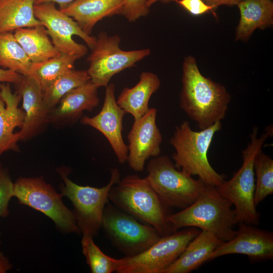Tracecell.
Listing matches in <instances>:
<instances>
[{
    "label": "cell",
    "instance_id": "obj_35",
    "mask_svg": "<svg viewBox=\"0 0 273 273\" xmlns=\"http://www.w3.org/2000/svg\"><path fill=\"white\" fill-rule=\"evenodd\" d=\"M74 0H34L35 4L41 3H51L54 4H57L59 6V9L62 10L70 4Z\"/></svg>",
    "mask_w": 273,
    "mask_h": 273
},
{
    "label": "cell",
    "instance_id": "obj_19",
    "mask_svg": "<svg viewBox=\"0 0 273 273\" xmlns=\"http://www.w3.org/2000/svg\"><path fill=\"white\" fill-rule=\"evenodd\" d=\"M123 4L124 0H74L61 10L74 20L85 33L92 35L100 21L121 15Z\"/></svg>",
    "mask_w": 273,
    "mask_h": 273
},
{
    "label": "cell",
    "instance_id": "obj_31",
    "mask_svg": "<svg viewBox=\"0 0 273 273\" xmlns=\"http://www.w3.org/2000/svg\"><path fill=\"white\" fill-rule=\"evenodd\" d=\"M147 0H124L122 12L125 19L129 22H134L149 14L150 8L147 5Z\"/></svg>",
    "mask_w": 273,
    "mask_h": 273
},
{
    "label": "cell",
    "instance_id": "obj_13",
    "mask_svg": "<svg viewBox=\"0 0 273 273\" xmlns=\"http://www.w3.org/2000/svg\"><path fill=\"white\" fill-rule=\"evenodd\" d=\"M157 113L156 109L150 108L141 118L134 120L127 135V161L135 171H143L146 161L161 153L162 135L156 124Z\"/></svg>",
    "mask_w": 273,
    "mask_h": 273
},
{
    "label": "cell",
    "instance_id": "obj_9",
    "mask_svg": "<svg viewBox=\"0 0 273 273\" xmlns=\"http://www.w3.org/2000/svg\"><path fill=\"white\" fill-rule=\"evenodd\" d=\"M120 42L117 34L102 32L96 37L87 59L89 67L86 71L90 81L99 88L106 87L114 75L133 67L151 53L148 48L123 50L120 47Z\"/></svg>",
    "mask_w": 273,
    "mask_h": 273
},
{
    "label": "cell",
    "instance_id": "obj_30",
    "mask_svg": "<svg viewBox=\"0 0 273 273\" xmlns=\"http://www.w3.org/2000/svg\"><path fill=\"white\" fill-rule=\"evenodd\" d=\"M14 183L5 169L0 166V216L6 217L9 214V203L13 197Z\"/></svg>",
    "mask_w": 273,
    "mask_h": 273
},
{
    "label": "cell",
    "instance_id": "obj_4",
    "mask_svg": "<svg viewBox=\"0 0 273 273\" xmlns=\"http://www.w3.org/2000/svg\"><path fill=\"white\" fill-rule=\"evenodd\" d=\"M221 121L200 131L193 130L187 121L175 127L169 143L175 152L172 158L176 168L191 176L197 175L206 184L218 187L225 180L210 165L207 153Z\"/></svg>",
    "mask_w": 273,
    "mask_h": 273
},
{
    "label": "cell",
    "instance_id": "obj_23",
    "mask_svg": "<svg viewBox=\"0 0 273 273\" xmlns=\"http://www.w3.org/2000/svg\"><path fill=\"white\" fill-rule=\"evenodd\" d=\"M13 33L32 63L44 61L61 54L53 45L42 24L19 28Z\"/></svg>",
    "mask_w": 273,
    "mask_h": 273
},
{
    "label": "cell",
    "instance_id": "obj_20",
    "mask_svg": "<svg viewBox=\"0 0 273 273\" xmlns=\"http://www.w3.org/2000/svg\"><path fill=\"white\" fill-rule=\"evenodd\" d=\"M160 85V79L156 74L144 71L134 86L122 89L117 98V103L125 113L132 115L134 120H137L150 109V99Z\"/></svg>",
    "mask_w": 273,
    "mask_h": 273
},
{
    "label": "cell",
    "instance_id": "obj_2",
    "mask_svg": "<svg viewBox=\"0 0 273 273\" xmlns=\"http://www.w3.org/2000/svg\"><path fill=\"white\" fill-rule=\"evenodd\" d=\"M232 206L216 187L205 184L192 204L178 212L169 214L167 220L173 232L184 228L195 227L226 242L237 233L234 226L238 221Z\"/></svg>",
    "mask_w": 273,
    "mask_h": 273
},
{
    "label": "cell",
    "instance_id": "obj_8",
    "mask_svg": "<svg viewBox=\"0 0 273 273\" xmlns=\"http://www.w3.org/2000/svg\"><path fill=\"white\" fill-rule=\"evenodd\" d=\"M102 228L112 245L125 257L143 252L162 237L152 226L110 202L104 208Z\"/></svg>",
    "mask_w": 273,
    "mask_h": 273
},
{
    "label": "cell",
    "instance_id": "obj_11",
    "mask_svg": "<svg viewBox=\"0 0 273 273\" xmlns=\"http://www.w3.org/2000/svg\"><path fill=\"white\" fill-rule=\"evenodd\" d=\"M188 227L160 239L143 252L120 259L117 273H163L180 256L189 243L200 233Z\"/></svg>",
    "mask_w": 273,
    "mask_h": 273
},
{
    "label": "cell",
    "instance_id": "obj_21",
    "mask_svg": "<svg viewBox=\"0 0 273 273\" xmlns=\"http://www.w3.org/2000/svg\"><path fill=\"white\" fill-rule=\"evenodd\" d=\"M223 242L212 233L201 230L178 258L163 273H188L197 269Z\"/></svg>",
    "mask_w": 273,
    "mask_h": 273
},
{
    "label": "cell",
    "instance_id": "obj_24",
    "mask_svg": "<svg viewBox=\"0 0 273 273\" xmlns=\"http://www.w3.org/2000/svg\"><path fill=\"white\" fill-rule=\"evenodd\" d=\"M34 5V0H0V33L41 25Z\"/></svg>",
    "mask_w": 273,
    "mask_h": 273
},
{
    "label": "cell",
    "instance_id": "obj_27",
    "mask_svg": "<svg viewBox=\"0 0 273 273\" xmlns=\"http://www.w3.org/2000/svg\"><path fill=\"white\" fill-rule=\"evenodd\" d=\"M90 81L86 70L71 69L56 79L43 92L44 102L50 111L71 90Z\"/></svg>",
    "mask_w": 273,
    "mask_h": 273
},
{
    "label": "cell",
    "instance_id": "obj_1",
    "mask_svg": "<svg viewBox=\"0 0 273 273\" xmlns=\"http://www.w3.org/2000/svg\"><path fill=\"white\" fill-rule=\"evenodd\" d=\"M231 101V96L222 84L200 72L193 56L184 59L179 105L200 130L223 120Z\"/></svg>",
    "mask_w": 273,
    "mask_h": 273
},
{
    "label": "cell",
    "instance_id": "obj_15",
    "mask_svg": "<svg viewBox=\"0 0 273 273\" xmlns=\"http://www.w3.org/2000/svg\"><path fill=\"white\" fill-rule=\"evenodd\" d=\"M238 224L236 235L219 246L210 255L208 261L232 254L245 255L254 261L272 259V233L244 222Z\"/></svg>",
    "mask_w": 273,
    "mask_h": 273
},
{
    "label": "cell",
    "instance_id": "obj_3",
    "mask_svg": "<svg viewBox=\"0 0 273 273\" xmlns=\"http://www.w3.org/2000/svg\"><path fill=\"white\" fill-rule=\"evenodd\" d=\"M108 199L119 209L154 227L161 236L173 232L167 220L169 207L162 201L146 177L127 175L114 185Z\"/></svg>",
    "mask_w": 273,
    "mask_h": 273
},
{
    "label": "cell",
    "instance_id": "obj_5",
    "mask_svg": "<svg viewBox=\"0 0 273 273\" xmlns=\"http://www.w3.org/2000/svg\"><path fill=\"white\" fill-rule=\"evenodd\" d=\"M258 128L253 127L250 142L242 152V164L229 180L216 187L218 191L235 206L238 223H259V213L254 202L255 188L254 160L272 132L269 129L258 136Z\"/></svg>",
    "mask_w": 273,
    "mask_h": 273
},
{
    "label": "cell",
    "instance_id": "obj_18",
    "mask_svg": "<svg viewBox=\"0 0 273 273\" xmlns=\"http://www.w3.org/2000/svg\"><path fill=\"white\" fill-rule=\"evenodd\" d=\"M10 84L0 83V156L17 149L19 141L14 130L22 127L25 118L24 111L18 107L21 96L12 92Z\"/></svg>",
    "mask_w": 273,
    "mask_h": 273
},
{
    "label": "cell",
    "instance_id": "obj_29",
    "mask_svg": "<svg viewBox=\"0 0 273 273\" xmlns=\"http://www.w3.org/2000/svg\"><path fill=\"white\" fill-rule=\"evenodd\" d=\"M82 253L92 273H111L116 271L120 259H115L105 254L95 243L93 237L82 235Z\"/></svg>",
    "mask_w": 273,
    "mask_h": 273
},
{
    "label": "cell",
    "instance_id": "obj_28",
    "mask_svg": "<svg viewBox=\"0 0 273 273\" xmlns=\"http://www.w3.org/2000/svg\"><path fill=\"white\" fill-rule=\"evenodd\" d=\"M253 165L256 176L254 202L257 206L273 194V160L261 149L256 155Z\"/></svg>",
    "mask_w": 273,
    "mask_h": 273
},
{
    "label": "cell",
    "instance_id": "obj_38",
    "mask_svg": "<svg viewBox=\"0 0 273 273\" xmlns=\"http://www.w3.org/2000/svg\"><path fill=\"white\" fill-rule=\"evenodd\" d=\"M0 236H1V233H0ZM0 244H1V241H0Z\"/></svg>",
    "mask_w": 273,
    "mask_h": 273
},
{
    "label": "cell",
    "instance_id": "obj_34",
    "mask_svg": "<svg viewBox=\"0 0 273 273\" xmlns=\"http://www.w3.org/2000/svg\"><path fill=\"white\" fill-rule=\"evenodd\" d=\"M208 5L211 6L215 10L221 5L228 6H237L241 0H203Z\"/></svg>",
    "mask_w": 273,
    "mask_h": 273
},
{
    "label": "cell",
    "instance_id": "obj_17",
    "mask_svg": "<svg viewBox=\"0 0 273 273\" xmlns=\"http://www.w3.org/2000/svg\"><path fill=\"white\" fill-rule=\"evenodd\" d=\"M98 88L89 81L71 90L50 111L49 123H74L81 117L84 111H92L99 103Z\"/></svg>",
    "mask_w": 273,
    "mask_h": 273
},
{
    "label": "cell",
    "instance_id": "obj_36",
    "mask_svg": "<svg viewBox=\"0 0 273 273\" xmlns=\"http://www.w3.org/2000/svg\"><path fill=\"white\" fill-rule=\"evenodd\" d=\"M12 268V265L8 259L0 252V273L7 272Z\"/></svg>",
    "mask_w": 273,
    "mask_h": 273
},
{
    "label": "cell",
    "instance_id": "obj_25",
    "mask_svg": "<svg viewBox=\"0 0 273 273\" xmlns=\"http://www.w3.org/2000/svg\"><path fill=\"white\" fill-rule=\"evenodd\" d=\"M79 59L76 55L61 53L44 61L32 63L27 76L32 78L43 92L59 77L73 68L75 61Z\"/></svg>",
    "mask_w": 273,
    "mask_h": 273
},
{
    "label": "cell",
    "instance_id": "obj_32",
    "mask_svg": "<svg viewBox=\"0 0 273 273\" xmlns=\"http://www.w3.org/2000/svg\"><path fill=\"white\" fill-rule=\"evenodd\" d=\"M174 2L193 16L203 15L210 11L216 16L213 8L203 0H175Z\"/></svg>",
    "mask_w": 273,
    "mask_h": 273
},
{
    "label": "cell",
    "instance_id": "obj_12",
    "mask_svg": "<svg viewBox=\"0 0 273 273\" xmlns=\"http://www.w3.org/2000/svg\"><path fill=\"white\" fill-rule=\"evenodd\" d=\"M35 17L44 26L55 48L61 53L78 56L80 58L87 53V48L77 43L73 36L80 37L90 49L96 37L85 33L71 17L51 3L35 4Z\"/></svg>",
    "mask_w": 273,
    "mask_h": 273
},
{
    "label": "cell",
    "instance_id": "obj_22",
    "mask_svg": "<svg viewBox=\"0 0 273 273\" xmlns=\"http://www.w3.org/2000/svg\"><path fill=\"white\" fill-rule=\"evenodd\" d=\"M240 19L235 40H247L257 28L273 24V3L271 0H241L238 4Z\"/></svg>",
    "mask_w": 273,
    "mask_h": 273
},
{
    "label": "cell",
    "instance_id": "obj_16",
    "mask_svg": "<svg viewBox=\"0 0 273 273\" xmlns=\"http://www.w3.org/2000/svg\"><path fill=\"white\" fill-rule=\"evenodd\" d=\"M16 85L17 92L21 96L22 109L25 113L23 124L16 132L20 141L32 138L49 123L50 110L44 102L42 89L32 78L22 75Z\"/></svg>",
    "mask_w": 273,
    "mask_h": 273
},
{
    "label": "cell",
    "instance_id": "obj_26",
    "mask_svg": "<svg viewBox=\"0 0 273 273\" xmlns=\"http://www.w3.org/2000/svg\"><path fill=\"white\" fill-rule=\"evenodd\" d=\"M32 63L14 33H0V67L27 76Z\"/></svg>",
    "mask_w": 273,
    "mask_h": 273
},
{
    "label": "cell",
    "instance_id": "obj_6",
    "mask_svg": "<svg viewBox=\"0 0 273 273\" xmlns=\"http://www.w3.org/2000/svg\"><path fill=\"white\" fill-rule=\"evenodd\" d=\"M147 179L168 207L185 209L192 204L205 185L178 169L166 155L152 158L147 166Z\"/></svg>",
    "mask_w": 273,
    "mask_h": 273
},
{
    "label": "cell",
    "instance_id": "obj_10",
    "mask_svg": "<svg viewBox=\"0 0 273 273\" xmlns=\"http://www.w3.org/2000/svg\"><path fill=\"white\" fill-rule=\"evenodd\" d=\"M62 196L42 177H20L14 183L13 197L20 203L42 212L64 233H81L73 211L64 204Z\"/></svg>",
    "mask_w": 273,
    "mask_h": 273
},
{
    "label": "cell",
    "instance_id": "obj_7",
    "mask_svg": "<svg viewBox=\"0 0 273 273\" xmlns=\"http://www.w3.org/2000/svg\"><path fill=\"white\" fill-rule=\"evenodd\" d=\"M60 173L64 181L61 194L73 204L72 211L80 233L93 237L97 235L102 228L104 208L109 202L110 190L120 180L119 171L110 169V181L102 188L78 185L68 177L66 172L61 171Z\"/></svg>",
    "mask_w": 273,
    "mask_h": 273
},
{
    "label": "cell",
    "instance_id": "obj_33",
    "mask_svg": "<svg viewBox=\"0 0 273 273\" xmlns=\"http://www.w3.org/2000/svg\"><path fill=\"white\" fill-rule=\"evenodd\" d=\"M22 75L16 72L0 67V83H9L14 84L18 83Z\"/></svg>",
    "mask_w": 273,
    "mask_h": 273
},
{
    "label": "cell",
    "instance_id": "obj_14",
    "mask_svg": "<svg viewBox=\"0 0 273 273\" xmlns=\"http://www.w3.org/2000/svg\"><path fill=\"white\" fill-rule=\"evenodd\" d=\"M103 107L93 117L83 116L82 124L90 126L102 133L109 142L119 163L127 161V146L122 138L123 118L124 111L117 104L115 96V86L109 83L105 87Z\"/></svg>",
    "mask_w": 273,
    "mask_h": 273
},
{
    "label": "cell",
    "instance_id": "obj_37",
    "mask_svg": "<svg viewBox=\"0 0 273 273\" xmlns=\"http://www.w3.org/2000/svg\"><path fill=\"white\" fill-rule=\"evenodd\" d=\"M175 0H147V5L148 7L150 8L155 3L160 2L162 3L167 4L172 2H174Z\"/></svg>",
    "mask_w": 273,
    "mask_h": 273
}]
</instances>
